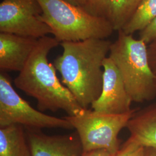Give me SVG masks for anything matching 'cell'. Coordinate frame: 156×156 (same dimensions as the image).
<instances>
[{
	"label": "cell",
	"instance_id": "5bb4252c",
	"mask_svg": "<svg viewBox=\"0 0 156 156\" xmlns=\"http://www.w3.org/2000/svg\"><path fill=\"white\" fill-rule=\"evenodd\" d=\"M142 0H111L109 20L114 31L123 29L134 15Z\"/></svg>",
	"mask_w": 156,
	"mask_h": 156
},
{
	"label": "cell",
	"instance_id": "ba28073f",
	"mask_svg": "<svg viewBox=\"0 0 156 156\" xmlns=\"http://www.w3.org/2000/svg\"><path fill=\"white\" fill-rule=\"evenodd\" d=\"M103 68L101 93L91 104V109L109 115H122L131 111L133 101L117 67L108 56L104 60Z\"/></svg>",
	"mask_w": 156,
	"mask_h": 156
},
{
	"label": "cell",
	"instance_id": "ffe728a7",
	"mask_svg": "<svg viewBox=\"0 0 156 156\" xmlns=\"http://www.w3.org/2000/svg\"><path fill=\"white\" fill-rule=\"evenodd\" d=\"M67 1L68 3H70L73 5L82 7L83 8L86 4L87 0H64Z\"/></svg>",
	"mask_w": 156,
	"mask_h": 156
},
{
	"label": "cell",
	"instance_id": "9c48e42d",
	"mask_svg": "<svg viewBox=\"0 0 156 156\" xmlns=\"http://www.w3.org/2000/svg\"><path fill=\"white\" fill-rule=\"evenodd\" d=\"M26 132L32 156H81L83 153L76 133L48 135L31 128H27Z\"/></svg>",
	"mask_w": 156,
	"mask_h": 156
},
{
	"label": "cell",
	"instance_id": "2e32d148",
	"mask_svg": "<svg viewBox=\"0 0 156 156\" xmlns=\"http://www.w3.org/2000/svg\"><path fill=\"white\" fill-rule=\"evenodd\" d=\"M145 147L129 136L113 156H145Z\"/></svg>",
	"mask_w": 156,
	"mask_h": 156
},
{
	"label": "cell",
	"instance_id": "52a82bcc",
	"mask_svg": "<svg viewBox=\"0 0 156 156\" xmlns=\"http://www.w3.org/2000/svg\"><path fill=\"white\" fill-rule=\"evenodd\" d=\"M37 0H4L0 4V33L40 39L52 33L41 19Z\"/></svg>",
	"mask_w": 156,
	"mask_h": 156
},
{
	"label": "cell",
	"instance_id": "277c9868",
	"mask_svg": "<svg viewBox=\"0 0 156 156\" xmlns=\"http://www.w3.org/2000/svg\"><path fill=\"white\" fill-rule=\"evenodd\" d=\"M37 1L42 10V21L60 43L105 39L114 31L108 19L93 16L82 7L64 0Z\"/></svg>",
	"mask_w": 156,
	"mask_h": 156
},
{
	"label": "cell",
	"instance_id": "9a60e30c",
	"mask_svg": "<svg viewBox=\"0 0 156 156\" xmlns=\"http://www.w3.org/2000/svg\"><path fill=\"white\" fill-rule=\"evenodd\" d=\"M110 6L111 0H87L83 9L93 16L104 17L109 20Z\"/></svg>",
	"mask_w": 156,
	"mask_h": 156
},
{
	"label": "cell",
	"instance_id": "d6986e66",
	"mask_svg": "<svg viewBox=\"0 0 156 156\" xmlns=\"http://www.w3.org/2000/svg\"><path fill=\"white\" fill-rule=\"evenodd\" d=\"M115 154L107 150L100 149L83 152L81 156H113Z\"/></svg>",
	"mask_w": 156,
	"mask_h": 156
},
{
	"label": "cell",
	"instance_id": "8992f818",
	"mask_svg": "<svg viewBox=\"0 0 156 156\" xmlns=\"http://www.w3.org/2000/svg\"><path fill=\"white\" fill-rule=\"evenodd\" d=\"M12 125H20L26 128L36 129H73L71 124L64 117L51 116L34 109L17 94L8 76L1 73L0 128Z\"/></svg>",
	"mask_w": 156,
	"mask_h": 156
},
{
	"label": "cell",
	"instance_id": "6da1fadb",
	"mask_svg": "<svg viewBox=\"0 0 156 156\" xmlns=\"http://www.w3.org/2000/svg\"><path fill=\"white\" fill-rule=\"evenodd\" d=\"M112 42L89 39L60 43L62 53L54 62L62 82L85 109L100 97L104 73L103 63Z\"/></svg>",
	"mask_w": 156,
	"mask_h": 156
},
{
	"label": "cell",
	"instance_id": "30bf717a",
	"mask_svg": "<svg viewBox=\"0 0 156 156\" xmlns=\"http://www.w3.org/2000/svg\"><path fill=\"white\" fill-rule=\"evenodd\" d=\"M38 39L0 33V68L20 72L31 55Z\"/></svg>",
	"mask_w": 156,
	"mask_h": 156
},
{
	"label": "cell",
	"instance_id": "e0dca14e",
	"mask_svg": "<svg viewBox=\"0 0 156 156\" xmlns=\"http://www.w3.org/2000/svg\"><path fill=\"white\" fill-rule=\"evenodd\" d=\"M140 39L148 45L156 40V18L140 31Z\"/></svg>",
	"mask_w": 156,
	"mask_h": 156
},
{
	"label": "cell",
	"instance_id": "ac0fdd59",
	"mask_svg": "<svg viewBox=\"0 0 156 156\" xmlns=\"http://www.w3.org/2000/svg\"><path fill=\"white\" fill-rule=\"evenodd\" d=\"M147 51L151 69L156 78V40L147 45Z\"/></svg>",
	"mask_w": 156,
	"mask_h": 156
},
{
	"label": "cell",
	"instance_id": "7a4b0ae2",
	"mask_svg": "<svg viewBox=\"0 0 156 156\" xmlns=\"http://www.w3.org/2000/svg\"><path fill=\"white\" fill-rule=\"evenodd\" d=\"M60 43L55 38L45 36L38 40L24 68L15 78L19 89L37 101L40 111L62 110L68 116H76L85 110L69 90L57 78L54 64L48 61L51 50Z\"/></svg>",
	"mask_w": 156,
	"mask_h": 156
},
{
	"label": "cell",
	"instance_id": "4fadbf2b",
	"mask_svg": "<svg viewBox=\"0 0 156 156\" xmlns=\"http://www.w3.org/2000/svg\"><path fill=\"white\" fill-rule=\"evenodd\" d=\"M156 18V0H142L134 15L122 30L133 35L146 27Z\"/></svg>",
	"mask_w": 156,
	"mask_h": 156
},
{
	"label": "cell",
	"instance_id": "44dd1931",
	"mask_svg": "<svg viewBox=\"0 0 156 156\" xmlns=\"http://www.w3.org/2000/svg\"><path fill=\"white\" fill-rule=\"evenodd\" d=\"M145 156H156V148L145 147Z\"/></svg>",
	"mask_w": 156,
	"mask_h": 156
},
{
	"label": "cell",
	"instance_id": "7c38bea8",
	"mask_svg": "<svg viewBox=\"0 0 156 156\" xmlns=\"http://www.w3.org/2000/svg\"><path fill=\"white\" fill-rule=\"evenodd\" d=\"M0 156H32L23 126L12 125L0 128Z\"/></svg>",
	"mask_w": 156,
	"mask_h": 156
},
{
	"label": "cell",
	"instance_id": "3957f363",
	"mask_svg": "<svg viewBox=\"0 0 156 156\" xmlns=\"http://www.w3.org/2000/svg\"><path fill=\"white\" fill-rule=\"evenodd\" d=\"M108 57L117 67L133 102L143 103L156 98V78L145 42L120 30L117 39L112 42Z\"/></svg>",
	"mask_w": 156,
	"mask_h": 156
},
{
	"label": "cell",
	"instance_id": "8fae6325",
	"mask_svg": "<svg viewBox=\"0 0 156 156\" xmlns=\"http://www.w3.org/2000/svg\"><path fill=\"white\" fill-rule=\"evenodd\" d=\"M126 127L140 145L156 148V102L135 110Z\"/></svg>",
	"mask_w": 156,
	"mask_h": 156
},
{
	"label": "cell",
	"instance_id": "5b68a950",
	"mask_svg": "<svg viewBox=\"0 0 156 156\" xmlns=\"http://www.w3.org/2000/svg\"><path fill=\"white\" fill-rule=\"evenodd\" d=\"M135 111L133 109L125 114L109 115L87 109L76 116L64 118L76 129L83 152L105 149L116 154L121 147L119 133L127 127Z\"/></svg>",
	"mask_w": 156,
	"mask_h": 156
}]
</instances>
